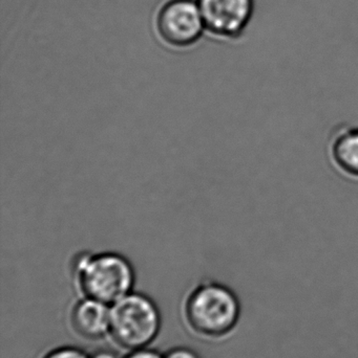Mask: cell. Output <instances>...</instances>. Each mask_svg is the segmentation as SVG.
Wrapping results in <instances>:
<instances>
[{
  "label": "cell",
  "instance_id": "1",
  "mask_svg": "<svg viewBox=\"0 0 358 358\" xmlns=\"http://www.w3.org/2000/svg\"><path fill=\"white\" fill-rule=\"evenodd\" d=\"M241 315L239 296L228 286L216 282L200 284L185 301L187 326L202 338H226L239 325Z\"/></svg>",
  "mask_w": 358,
  "mask_h": 358
},
{
  "label": "cell",
  "instance_id": "11",
  "mask_svg": "<svg viewBox=\"0 0 358 358\" xmlns=\"http://www.w3.org/2000/svg\"><path fill=\"white\" fill-rule=\"evenodd\" d=\"M90 357V358H119L115 352L111 350H98Z\"/></svg>",
  "mask_w": 358,
  "mask_h": 358
},
{
  "label": "cell",
  "instance_id": "9",
  "mask_svg": "<svg viewBox=\"0 0 358 358\" xmlns=\"http://www.w3.org/2000/svg\"><path fill=\"white\" fill-rule=\"evenodd\" d=\"M165 358H201L193 349L188 347H176L164 355Z\"/></svg>",
  "mask_w": 358,
  "mask_h": 358
},
{
  "label": "cell",
  "instance_id": "4",
  "mask_svg": "<svg viewBox=\"0 0 358 358\" xmlns=\"http://www.w3.org/2000/svg\"><path fill=\"white\" fill-rule=\"evenodd\" d=\"M158 34L174 48L193 45L205 31L199 4L195 0H170L158 13Z\"/></svg>",
  "mask_w": 358,
  "mask_h": 358
},
{
  "label": "cell",
  "instance_id": "3",
  "mask_svg": "<svg viewBox=\"0 0 358 358\" xmlns=\"http://www.w3.org/2000/svg\"><path fill=\"white\" fill-rule=\"evenodd\" d=\"M162 327V315L153 299L132 292L111 305L109 336L126 350L146 348Z\"/></svg>",
  "mask_w": 358,
  "mask_h": 358
},
{
  "label": "cell",
  "instance_id": "5",
  "mask_svg": "<svg viewBox=\"0 0 358 358\" xmlns=\"http://www.w3.org/2000/svg\"><path fill=\"white\" fill-rule=\"evenodd\" d=\"M206 31L221 39L243 35L254 14V0H198Z\"/></svg>",
  "mask_w": 358,
  "mask_h": 358
},
{
  "label": "cell",
  "instance_id": "6",
  "mask_svg": "<svg viewBox=\"0 0 358 358\" xmlns=\"http://www.w3.org/2000/svg\"><path fill=\"white\" fill-rule=\"evenodd\" d=\"M71 328L84 340L99 341L111 331V305L82 296L69 315Z\"/></svg>",
  "mask_w": 358,
  "mask_h": 358
},
{
  "label": "cell",
  "instance_id": "7",
  "mask_svg": "<svg viewBox=\"0 0 358 358\" xmlns=\"http://www.w3.org/2000/svg\"><path fill=\"white\" fill-rule=\"evenodd\" d=\"M331 155L343 172L358 178V128L340 132L332 143Z\"/></svg>",
  "mask_w": 358,
  "mask_h": 358
},
{
  "label": "cell",
  "instance_id": "8",
  "mask_svg": "<svg viewBox=\"0 0 358 358\" xmlns=\"http://www.w3.org/2000/svg\"><path fill=\"white\" fill-rule=\"evenodd\" d=\"M42 358H90V357L77 347L63 346L48 351Z\"/></svg>",
  "mask_w": 358,
  "mask_h": 358
},
{
  "label": "cell",
  "instance_id": "2",
  "mask_svg": "<svg viewBox=\"0 0 358 358\" xmlns=\"http://www.w3.org/2000/svg\"><path fill=\"white\" fill-rule=\"evenodd\" d=\"M73 271L76 286L82 296L113 305L134 292V268L121 255L99 252L80 257Z\"/></svg>",
  "mask_w": 358,
  "mask_h": 358
},
{
  "label": "cell",
  "instance_id": "10",
  "mask_svg": "<svg viewBox=\"0 0 358 358\" xmlns=\"http://www.w3.org/2000/svg\"><path fill=\"white\" fill-rule=\"evenodd\" d=\"M123 358H165L162 353L159 351L153 350V349L146 348L137 349V350H132L126 355Z\"/></svg>",
  "mask_w": 358,
  "mask_h": 358
}]
</instances>
